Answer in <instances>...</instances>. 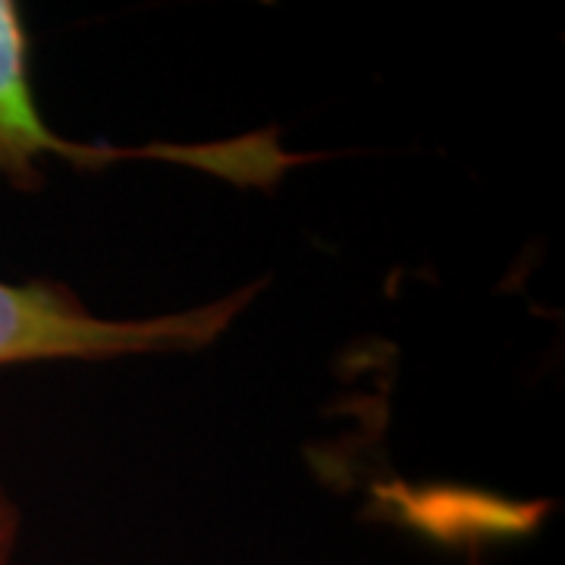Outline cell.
Listing matches in <instances>:
<instances>
[{
  "label": "cell",
  "instance_id": "cell-3",
  "mask_svg": "<svg viewBox=\"0 0 565 565\" xmlns=\"http://www.w3.org/2000/svg\"><path fill=\"white\" fill-rule=\"evenodd\" d=\"M17 531H20V509L7 497V490L0 487V565H10V553L17 544Z\"/></svg>",
  "mask_w": 565,
  "mask_h": 565
},
{
  "label": "cell",
  "instance_id": "cell-1",
  "mask_svg": "<svg viewBox=\"0 0 565 565\" xmlns=\"http://www.w3.org/2000/svg\"><path fill=\"white\" fill-rule=\"evenodd\" d=\"M255 286L221 302L151 321L95 318L61 282L0 280V367L44 359H110L132 352L199 349L214 343L252 302Z\"/></svg>",
  "mask_w": 565,
  "mask_h": 565
},
{
  "label": "cell",
  "instance_id": "cell-2",
  "mask_svg": "<svg viewBox=\"0 0 565 565\" xmlns=\"http://www.w3.org/2000/svg\"><path fill=\"white\" fill-rule=\"evenodd\" d=\"M29 32L20 7L0 0V180L20 192L41 189L35 161L41 154H61L63 141L41 120L29 79Z\"/></svg>",
  "mask_w": 565,
  "mask_h": 565
}]
</instances>
